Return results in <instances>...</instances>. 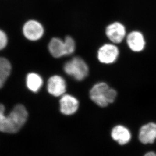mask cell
Wrapping results in <instances>:
<instances>
[{"mask_svg":"<svg viewBox=\"0 0 156 156\" xmlns=\"http://www.w3.org/2000/svg\"><path fill=\"white\" fill-rule=\"evenodd\" d=\"M4 105L0 104V131L14 133L18 132L27 120L28 113L24 105H15L8 116L5 115Z\"/></svg>","mask_w":156,"mask_h":156,"instance_id":"obj_1","label":"cell"},{"mask_svg":"<svg viewBox=\"0 0 156 156\" xmlns=\"http://www.w3.org/2000/svg\"><path fill=\"white\" fill-rule=\"evenodd\" d=\"M90 99L99 107H106L114 102L117 96L115 89L110 87L107 83H97L92 87L89 92Z\"/></svg>","mask_w":156,"mask_h":156,"instance_id":"obj_2","label":"cell"},{"mask_svg":"<svg viewBox=\"0 0 156 156\" xmlns=\"http://www.w3.org/2000/svg\"><path fill=\"white\" fill-rule=\"evenodd\" d=\"M63 71L76 81H81L87 78L89 69L85 61L77 56L66 62L63 66Z\"/></svg>","mask_w":156,"mask_h":156,"instance_id":"obj_3","label":"cell"},{"mask_svg":"<svg viewBox=\"0 0 156 156\" xmlns=\"http://www.w3.org/2000/svg\"><path fill=\"white\" fill-rule=\"evenodd\" d=\"M120 51L116 44L107 43L102 45L98 50L97 57L100 62L105 65L115 63L119 58Z\"/></svg>","mask_w":156,"mask_h":156,"instance_id":"obj_4","label":"cell"},{"mask_svg":"<svg viewBox=\"0 0 156 156\" xmlns=\"http://www.w3.org/2000/svg\"><path fill=\"white\" fill-rule=\"evenodd\" d=\"M126 38L128 47L132 52L140 53L146 49L147 41L144 34L141 31L133 30L127 35Z\"/></svg>","mask_w":156,"mask_h":156,"instance_id":"obj_5","label":"cell"},{"mask_svg":"<svg viewBox=\"0 0 156 156\" xmlns=\"http://www.w3.org/2000/svg\"><path fill=\"white\" fill-rule=\"evenodd\" d=\"M105 33L108 40L115 44L121 43L127 36L126 27L118 21L108 24L105 29Z\"/></svg>","mask_w":156,"mask_h":156,"instance_id":"obj_6","label":"cell"},{"mask_svg":"<svg viewBox=\"0 0 156 156\" xmlns=\"http://www.w3.org/2000/svg\"><path fill=\"white\" fill-rule=\"evenodd\" d=\"M23 34L27 40L36 41L42 38L44 34L43 26L36 20H30L24 24Z\"/></svg>","mask_w":156,"mask_h":156,"instance_id":"obj_7","label":"cell"},{"mask_svg":"<svg viewBox=\"0 0 156 156\" xmlns=\"http://www.w3.org/2000/svg\"><path fill=\"white\" fill-rule=\"evenodd\" d=\"M47 88L50 94L55 97H59L66 94L67 84L63 77L54 75L48 79Z\"/></svg>","mask_w":156,"mask_h":156,"instance_id":"obj_8","label":"cell"},{"mask_svg":"<svg viewBox=\"0 0 156 156\" xmlns=\"http://www.w3.org/2000/svg\"><path fill=\"white\" fill-rule=\"evenodd\" d=\"M59 104L60 112L65 115L74 114L78 111L79 106L77 98L66 93L61 96Z\"/></svg>","mask_w":156,"mask_h":156,"instance_id":"obj_9","label":"cell"},{"mask_svg":"<svg viewBox=\"0 0 156 156\" xmlns=\"http://www.w3.org/2000/svg\"><path fill=\"white\" fill-rule=\"evenodd\" d=\"M139 140L144 144H152L156 140V123H149L140 129Z\"/></svg>","mask_w":156,"mask_h":156,"instance_id":"obj_10","label":"cell"},{"mask_svg":"<svg viewBox=\"0 0 156 156\" xmlns=\"http://www.w3.org/2000/svg\"><path fill=\"white\" fill-rule=\"evenodd\" d=\"M111 135L113 140L121 145L127 144L130 140L131 137L129 130L121 125L115 126L112 130Z\"/></svg>","mask_w":156,"mask_h":156,"instance_id":"obj_11","label":"cell"},{"mask_svg":"<svg viewBox=\"0 0 156 156\" xmlns=\"http://www.w3.org/2000/svg\"><path fill=\"white\" fill-rule=\"evenodd\" d=\"M48 50L53 57L56 58L66 56L63 40L59 38L51 39L48 44Z\"/></svg>","mask_w":156,"mask_h":156,"instance_id":"obj_12","label":"cell"},{"mask_svg":"<svg viewBox=\"0 0 156 156\" xmlns=\"http://www.w3.org/2000/svg\"><path fill=\"white\" fill-rule=\"evenodd\" d=\"M26 84L27 88L33 92H38L43 85V80L39 74L30 73L26 78Z\"/></svg>","mask_w":156,"mask_h":156,"instance_id":"obj_13","label":"cell"},{"mask_svg":"<svg viewBox=\"0 0 156 156\" xmlns=\"http://www.w3.org/2000/svg\"><path fill=\"white\" fill-rule=\"evenodd\" d=\"M11 70L10 62L6 58L0 57V79L6 82L10 75Z\"/></svg>","mask_w":156,"mask_h":156,"instance_id":"obj_14","label":"cell"},{"mask_svg":"<svg viewBox=\"0 0 156 156\" xmlns=\"http://www.w3.org/2000/svg\"><path fill=\"white\" fill-rule=\"evenodd\" d=\"M66 56L70 55L75 52L76 49L75 41L72 37L68 36L65 37L64 40Z\"/></svg>","mask_w":156,"mask_h":156,"instance_id":"obj_15","label":"cell"},{"mask_svg":"<svg viewBox=\"0 0 156 156\" xmlns=\"http://www.w3.org/2000/svg\"><path fill=\"white\" fill-rule=\"evenodd\" d=\"M8 43V38L6 33L0 30V50L4 49Z\"/></svg>","mask_w":156,"mask_h":156,"instance_id":"obj_16","label":"cell"},{"mask_svg":"<svg viewBox=\"0 0 156 156\" xmlns=\"http://www.w3.org/2000/svg\"><path fill=\"white\" fill-rule=\"evenodd\" d=\"M144 156H156V153L154 152H149Z\"/></svg>","mask_w":156,"mask_h":156,"instance_id":"obj_17","label":"cell"},{"mask_svg":"<svg viewBox=\"0 0 156 156\" xmlns=\"http://www.w3.org/2000/svg\"><path fill=\"white\" fill-rule=\"evenodd\" d=\"M4 81H3V80H2L1 79H0V89L2 88L3 87V86L5 84Z\"/></svg>","mask_w":156,"mask_h":156,"instance_id":"obj_18","label":"cell"}]
</instances>
